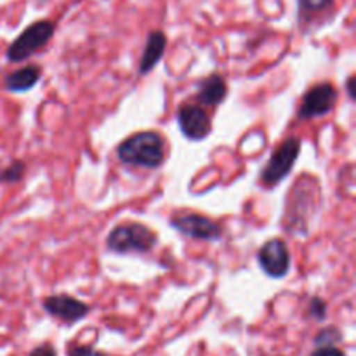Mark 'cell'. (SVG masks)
<instances>
[{"instance_id": "8", "label": "cell", "mask_w": 356, "mask_h": 356, "mask_svg": "<svg viewBox=\"0 0 356 356\" xmlns=\"http://www.w3.org/2000/svg\"><path fill=\"white\" fill-rule=\"evenodd\" d=\"M177 124L181 132L191 141H202L212 131V122L207 111L195 104H183L177 111Z\"/></svg>"}, {"instance_id": "6", "label": "cell", "mask_w": 356, "mask_h": 356, "mask_svg": "<svg viewBox=\"0 0 356 356\" xmlns=\"http://www.w3.org/2000/svg\"><path fill=\"white\" fill-rule=\"evenodd\" d=\"M259 266L271 278H284L291 270V252L284 240L273 238L261 247L257 254Z\"/></svg>"}, {"instance_id": "9", "label": "cell", "mask_w": 356, "mask_h": 356, "mask_svg": "<svg viewBox=\"0 0 356 356\" xmlns=\"http://www.w3.org/2000/svg\"><path fill=\"white\" fill-rule=\"evenodd\" d=\"M44 309L54 318H59L65 323H75L89 315L90 308L86 302L72 298L68 294L49 296L44 299Z\"/></svg>"}, {"instance_id": "20", "label": "cell", "mask_w": 356, "mask_h": 356, "mask_svg": "<svg viewBox=\"0 0 356 356\" xmlns=\"http://www.w3.org/2000/svg\"><path fill=\"white\" fill-rule=\"evenodd\" d=\"M353 79H350V82H348V89H350V97H351V99H353V97H355V92H353Z\"/></svg>"}, {"instance_id": "3", "label": "cell", "mask_w": 356, "mask_h": 356, "mask_svg": "<svg viewBox=\"0 0 356 356\" xmlns=\"http://www.w3.org/2000/svg\"><path fill=\"white\" fill-rule=\"evenodd\" d=\"M52 35H54V23L51 21H38V23L30 24L7 49V59L10 63L24 61L42 47H45Z\"/></svg>"}, {"instance_id": "5", "label": "cell", "mask_w": 356, "mask_h": 356, "mask_svg": "<svg viewBox=\"0 0 356 356\" xmlns=\"http://www.w3.org/2000/svg\"><path fill=\"white\" fill-rule=\"evenodd\" d=\"M337 101V90L332 83L323 82L318 86L312 87L306 92L305 99H302L301 108H299V118L302 120H312V118L323 117V115L330 113Z\"/></svg>"}, {"instance_id": "15", "label": "cell", "mask_w": 356, "mask_h": 356, "mask_svg": "<svg viewBox=\"0 0 356 356\" xmlns=\"http://www.w3.org/2000/svg\"><path fill=\"white\" fill-rule=\"evenodd\" d=\"M337 341H341V334L336 329H325L316 336L315 344L316 346H334Z\"/></svg>"}, {"instance_id": "7", "label": "cell", "mask_w": 356, "mask_h": 356, "mask_svg": "<svg viewBox=\"0 0 356 356\" xmlns=\"http://www.w3.org/2000/svg\"><path fill=\"white\" fill-rule=\"evenodd\" d=\"M170 226L183 233L184 236H190L195 240H212L221 238V226L216 225L212 219L200 214H179L170 219Z\"/></svg>"}, {"instance_id": "2", "label": "cell", "mask_w": 356, "mask_h": 356, "mask_svg": "<svg viewBox=\"0 0 356 356\" xmlns=\"http://www.w3.org/2000/svg\"><path fill=\"white\" fill-rule=\"evenodd\" d=\"M159 243L155 233L141 222H129L111 229L106 245L117 254H146Z\"/></svg>"}, {"instance_id": "18", "label": "cell", "mask_w": 356, "mask_h": 356, "mask_svg": "<svg viewBox=\"0 0 356 356\" xmlns=\"http://www.w3.org/2000/svg\"><path fill=\"white\" fill-rule=\"evenodd\" d=\"M312 356H346L343 350L336 346H318L313 351Z\"/></svg>"}, {"instance_id": "14", "label": "cell", "mask_w": 356, "mask_h": 356, "mask_svg": "<svg viewBox=\"0 0 356 356\" xmlns=\"http://www.w3.org/2000/svg\"><path fill=\"white\" fill-rule=\"evenodd\" d=\"M330 3H332V0H299V7H301V10L305 14L325 10Z\"/></svg>"}, {"instance_id": "11", "label": "cell", "mask_w": 356, "mask_h": 356, "mask_svg": "<svg viewBox=\"0 0 356 356\" xmlns=\"http://www.w3.org/2000/svg\"><path fill=\"white\" fill-rule=\"evenodd\" d=\"M167 47V37L163 31H152L146 40L145 51H143L141 63H139V73L146 75L156 66V63L162 59Z\"/></svg>"}, {"instance_id": "4", "label": "cell", "mask_w": 356, "mask_h": 356, "mask_svg": "<svg viewBox=\"0 0 356 356\" xmlns=\"http://www.w3.org/2000/svg\"><path fill=\"white\" fill-rule=\"evenodd\" d=\"M299 149H301L299 139L291 138L282 143L280 148L270 156V160L264 165L263 172H261V183L266 184V186H277L278 183H282L291 174L292 167L299 156Z\"/></svg>"}, {"instance_id": "1", "label": "cell", "mask_w": 356, "mask_h": 356, "mask_svg": "<svg viewBox=\"0 0 356 356\" xmlns=\"http://www.w3.org/2000/svg\"><path fill=\"white\" fill-rule=\"evenodd\" d=\"M118 159L124 163L145 169H159L165 160V145L156 132H138L120 143L117 148Z\"/></svg>"}, {"instance_id": "19", "label": "cell", "mask_w": 356, "mask_h": 356, "mask_svg": "<svg viewBox=\"0 0 356 356\" xmlns=\"http://www.w3.org/2000/svg\"><path fill=\"white\" fill-rule=\"evenodd\" d=\"M28 356H58V353H56L52 344H42V346L31 350V353Z\"/></svg>"}, {"instance_id": "17", "label": "cell", "mask_w": 356, "mask_h": 356, "mask_svg": "<svg viewBox=\"0 0 356 356\" xmlns=\"http://www.w3.org/2000/svg\"><path fill=\"white\" fill-rule=\"evenodd\" d=\"M68 356H106L103 351H97L90 346H72L68 350Z\"/></svg>"}, {"instance_id": "13", "label": "cell", "mask_w": 356, "mask_h": 356, "mask_svg": "<svg viewBox=\"0 0 356 356\" xmlns=\"http://www.w3.org/2000/svg\"><path fill=\"white\" fill-rule=\"evenodd\" d=\"M24 169H26V167H24L23 162L10 163L9 167H6V169L0 172V183H17V181L23 177Z\"/></svg>"}, {"instance_id": "10", "label": "cell", "mask_w": 356, "mask_h": 356, "mask_svg": "<svg viewBox=\"0 0 356 356\" xmlns=\"http://www.w3.org/2000/svg\"><path fill=\"white\" fill-rule=\"evenodd\" d=\"M226 94H228L226 80L221 75H218V73H214V75L207 76V79L200 82L197 99L204 106H218V104H221L226 99Z\"/></svg>"}, {"instance_id": "12", "label": "cell", "mask_w": 356, "mask_h": 356, "mask_svg": "<svg viewBox=\"0 0 356 356\" xmlns=\"http://www.w3.org/2000/svg\"><path fill=\"white\" fill-rule=\"evenodd\" d=\"M40 76L42 72L38 66H26V68H21L7 75L3 82H6V87L10 92H26V90L33 89L37 86Z\"/></svg>"}, {"instance_id": "16", "label": "cell", "mask_w": 356, "mask_h": 356, "mask_svg": "<svg viewBox=\"0 0 356 356\" xmlns=\"http://www.w3.org/2000/svg\"><path fill=\"white\" fill-rule=\"evenodd\" d=\"M309 315L316 320H325L327 316V305L323 299L315 298L312 299V305H309Z\"/></svg>"}]
</instances>
